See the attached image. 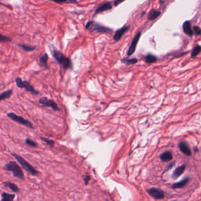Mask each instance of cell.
Listing matches in <instances>:
<instances>
[{"mask_svg": "<svg viewBox=\"0 0 201 201\" xmlns=\"http://www.w3.org/2000/svg\"><path fill=\"white\" fill-rule=\"evenodd\" d=\"M201 51V46L200 45H196L192 50V54H191V57H195L197 56Z\"/></svg>", "mask_w": 201, "mask_h": 201, "instance_id": "obj_24", "label": "cell"}, {"mask_svg": "<svg viewBox=\"0 0 201 201\" xmlns=\"http://www.w3.org/2000/svg\"><path fill=\"white\" fill-rule=\"evenodd\" d=\"M39 103L44 107H50L55 111H59L60 109L58 107L57 104L54 100H49L46 97H42L39 99Z\"/></svg>", "mask_w": 201, "mask_h": 201, "instance_id": "obj_7", "label": "cell"}, {"mask_svg": "<svg viewBox=\"0 0 201 201\" xmlns=\"http://www.w3.org/2000/svg\"><path fill=\"white\" fill-rule=\"evenodd\" d=\"M161 15V12L156 9H152L150 13L148 14V19L150 20H154L157 18L158 17Z\"/></svg>", "mask_w": 201, "mask_h": 201, "instance_id": "obj_20", "label": "cell"}, {"mask_svg": "<svg viewBox=\"0 0 201 201\" xmlns=\"http://www.w3.org/2000/svg\"><path fill=\"white\" fill-rule=\"evenodd\" d=\"M48 60V56L47 54H46V53L44 54L40 58V64L44 68H48V65H47Z\"/></svg>", "mask_w": 201, "mask_h": 201, "instance_id": "obj_19", "label": "cell"}, {"mask_svg": "<svg viewBox=\"0 0 201 201\" xmlns=\"http://www.w3.org/2000/svg\"><path fill=\"white\" fill-rule=\"evenodd\" d=\"M85 28L86 29H89L93 31H96L97 32H104V33H109L112 32L111 29L109 28L102 25L100 24L97 22L93 21H88L86 23Z\"/></svg>", "mask_w": 201, "mask_h": 201, "instance_id": "obj_5", "label": "cell"}, {"mask_svg": "<svg viewBox=\"0 0 201 201\" xmlns=\"http://www.w3.org/2000/svg\"><path fill=\"white\" fill-rule=\"evenodd\" d=\"M13 94V90L12 89H8L1 93H0V101L5 100L9 98L11 95Z\"/></svg>", "mask_w": 201, "mask_h": 201, "instance_id": "obj_22", "label": "cell"}, {"mask_svg": "<svg viewBox=\"0 0 201 201\" xmlns=\"http://www.w3.org/2000/svg\"><path fill=\"white\" fill-rule=\"evenodd\" d=\"M90 178H91V177H90L89 175H86V176H85L84 177V182H85V185H87V184H88V182L89 181V180L91 179Z\"/></svg>", "mask_w": 201, "mask_h": 201, "instance_id": "obj_31", "label": "cell"}, {"mask_svg": "<svg viewBox=\"0 0 201 201\" xmlns=\"http://www.w3.org/2000/svg\"><path fill=\"white\" fill-rule=\"evenodd\" d=\"M160 158L163 162H168L173 159V154L169 151H166L161 155Z\"/></svg>", "mask_w": 201, "mask_h": 201, "instance_id": "obj_16", "label": "cell"}, {"mask_svg": "<svg viewBox=\"0 0 201 201\" xmlns=\"http://www.w3.org/2000/svg\"><path fill=\"white\" fill-rule=\"evenodd\" d=\"M52 55L64 69H71L72 67L71 61L70 58L66 57L59 51L53 50Z\"/></svg>", "mask_w": 201, "mask_h": 201, "instance_id": "obj_2", "label": "cell"}, {"mask_svg": "<svg viewBox=\"0 0 201 201\" xmlns=\"http://www.w3.org/2000/svg\"><path fill=\"white\" fill-rule=\"evenodd\" d=\"M41 139L51 147L54 146V141L50 139H48V138H44V137H41Z\"/></svg>", "mask_w": 201, "mask_h": 201, "instance_id": "obj_27", "label": "cell"}, {"mask_svg": "<svg viewBox=\"0 0 201 201\" xmlns=\"http://www.w3.org/2000/svg\"><path fill=\"white\" fill-rule=\"evenodd\" d=\"M129 26H123L121 29H119L115 32V35L114 36V40L115 41H118L121 40L122 36L129 30Z\"/></svg>", "mask_w": 201, "mask_h": 201, "instance_id": "obj_10", "label": "cell"}, {"mask_svg": "<svg viewBox=\"0 0 201 201\" xmlns=\"http://www.w3.org/2000/svg\"><path fill=\"white\" fill-rule=\"evenodd\" d=\"M7 116L8 118H9L10 119H11L13 121L17 122V123H19L21 124L22 125L26 126V127H29L30 128H34L32 123L30 121H29L28 119H25L22 116L17 115L14 112L8 113Z\"/></svg>", "mask_w": 201, "mask_h": 201, "instance_id": "obj_6", "label": "cell"}, {"mask_svg": "<svg viewBox=\"0 0 201 201\" xmlns=\"http://www.w3.org/2000/svg\"><path fill=\"white\" fill-rule=\"evenodd\" d=\"M11 39L9 37H8L5 36H3L0 33V42L2 43H7V42H11Z\"/></svg>", "mask_w": 201, "mask_h": 201, "instance_id": "obj_28", "label": "cell"}, {"mask_svg": "<svg viewBox=\"0 0 201 201\" xmlns=\"http://www.w3.org/2000/svg\"><path fill=\"white\" fill-rule=\"evenodd\" d=\"M4 186L10 189L13 192L17 193L20 192V189L18 186L16 184H15L14 183H13L10 181H7L4 182Z\"/></svg>", "mask_w": 201, "mask_h": 201, "instance_id": "obj_14", "label": "cell"}, {"mask_svg": "<svg viewBox=\"0 0 201 201\" xmlns=\"http://www.w3.org/2000/svg\"><path fill=\"white\" fill-rule=\"evenodd\" d=\"M141 32H139L137 33V35L134 36V38H133V40L132 41V43L131 44V45L129 47L128 51V52H127V54H128V56L132 55L134 53V52L135 51V50L137 48V44L139 42V40L141 38Z\"/></svg>", "mask_w": 201, "mask_h": 201, "instance_id": "obj_9", "label": "cell"}, {"mask_svg": "<svg viewBox=\"0 0 201 201\" xmlns=\"http://www.w3.org/2000/svg\"><path fill=\"white\" fill-rule=\"evenodd\" d=\"M194 32L196 35L199 36L201 34V29L199 27L195 26L194 27Z\"/></svg>", "mask_w": 201, "mask_h": 201, "instance_id": "obj_29", "label": "cell"}, {"mask_svg": "<svg viewBox=\"0 0 201 201\" xmlns=\"http://www.w3.org/2000/svg\"></svg>", "mask_w": 201, "mask_h": 201, "instance_id": "obj_35", "label": "cell"}, {"mask_svg": "<svg viewBox=\"0 0 201 201\" xmlns=\"http://www.w3.org/2000/svg\"><path fill=\"white\" fill-rule=\"evenodd\" d=\"M51 1H53L54 2H56L58 4H62V3H64L65 2H67L68 0H50Z\"/></svg>", "mask_w": 201, "mask_h": 201, "instance_id": "obj_30", "label": "cell"}, {"mask_svg": "<svg viewBox=\"0 0 201 201\" xmlns=\"http://www.w3.org/2000/svg\"><path fill=\"white\" fill-rule=\"evenodd\" d=\"M106 201H108V199H107V200H106Z\"/></svg>", "mask_w": 201, "mask_h": 201, "instance_id": "obj_34", "label": "cell"}, {"mask_svg": "<svg viewBox=\"0 0 201 201\" xmlns=\"http://www.w3.org/2000/svg\"><path fill=\"white\" fill-rule=\"evenodd\" d=\"M11 155L14 157L15 159L17 161V162L21 165L22 167L27 171L28 173H29L32 176H36L38 175L39 172L36 170V169L31 165L24 158L22 157L20 155L17 154H11Z\"/></svg>", "mask_w": 201, "mask_h": 201, "instance_id": "obj_3", "label": "cell"}, {"mask_svg": "<svg viewBox=\"0 0 201 201\" xmlns=\"http://www.w3.org/2000/svg\"><path fill=\"white\" fill-rule=\"evenodd\" d=\"M18 45L20 47H21L23 50L26 52H31L36 49V46H34V45H28L23 44H18Z\"/></svg>", "mask_w": 201, "mask_h": 201, "instance_id": "obj_21", "label": "cell"}, {"mask_svg": "<svg viewBox=\"0 0 201 201\" xmlns=\"http://www.w3.org/2000/svg\"><path fill=\"white\" fill-rule=\"evenodd\" d=\"M179 148L180 151L187 156H191L192 153L188 144L185 142H180L179 144Z\"/></svg>", "mask_w": 201, "mask_h": 201, "instance_id": "obj_12", "label": "cell"}, {"mask_svg": "<svg viewBox=\"0 0 201 201\" xmlns=\"http://www.w3.org/2000/svg\"><path fill=\"white\" fill-rule=\"evenodd\" d=\"M123 63L127 64H135L138 62V59L137 58H132V59H128V58H123L122 59Z\"/></svg>", "mask_w": 201, "mask_h": 201, "instance_id": "obj_25", "label": "cell"}, {"mask_svg": "<svg viewBox=\"0 0 201 201\" xmlns=\"http://www.w3.org/2000/svg\"><path fill=\"white\" fill-rule=\"evenodd\" d=\"M4 169L13 173L14 176L21 180H24V175L21 167L15 161H10L4 166Z\"/></svg>", "mask_w": 201, "mask_h": 201, "instance_id": "obj_1", "label": "cell"}, {"mask_svg": "<svg viewBox=\"0 0 201 201\" xmlns=\"http://www.w3.org/2000/svg\"><path fill=\"white\" fill-rule=\"evenodd\" d=\"M157 61V58L156 57L155 55L151 54H148L145 57V62L147 64L154 63Z\"/></svg>", "mask_w": 201, "mask_h": 201, "instance_id": "obj_23", "label": "cell"}, {"mask_svg": "<svg viewBox=\"0 0 201 201\" xmlns=\"http://www.w3.org/2000/svg\"><path fill=\"white\" fill-rule=\"evenodd\" d=\"M147 193L155 199H161L165 197V194L161 190L156 188H152L147 190Z\"/></svg>", "mask_w": 201, "mask_h": 201, "instance_id": "obj_8", "label": "cell"}, {"mask_svg": "<svg viewBox=\"0 0 201 201\" xmlns=\"http://www.w3.org/2000/svg\"><path fill=\"white\" fill-rule=\"evenodd\" d=\"M124 1H125V0H115L114 1V6L115 7L118 6L119 4L122 3V2H123Z\"/></svg>", "mask_w": 201, "mask_h": 201, "instance_id": "obj_32", "label": "cell"}, {"mask_svg": "<svg viewBox=\"0 0 201 201\" xmlns=\"http://www.w3.org/2000/svg\"><path fill=\"white\" fill-rule=\"evenodd\" d=\"M186 169V165H181L177 168L173 173V178L174 179H177L180 177V176L184 173L185 170Z\"/></svg>", "mask_w": 201, "mask_h": 201, "instance_id": "obj_13", "label": "cell"}, {"mask_svg": "<svg viewBox=\"0 0 201 201\" xmlns=\"http://www.w3.org/2000/svg\"><path fill=\"white\" fill-rule=\"evenodd\" d=\"M112 6L110 2H104V3L102 4L95 9L94 14H97L100 13H102L104 11L110 10L112 9Z\"/></svg>", "mask_w": 201, "mask_h": 201, "instance_id": "obj_11", "label": "cell"}, {"mask_svg": "<svg viewBox=\"0 0 201 201\" xmlns=\"http://www.w3.org/2000/svg\"><path fill=\"white\" fill-rule=\"evenodd\" d=\"M15 83L17 87L19 88H24L26 91L32 93V95H37L39 94V92L29 84L28 81H22L20 77H17L15 79Z\"/></svg>", "mask_w": 201, "mask_h": 201, "instance_id": "obj_4", "label": "cell"}, {"mask_svg": "<svg viewBox=\"0 0 201 201\" xmlns=\"http://www.w3.org/2000/svg\"><path fill=\"white\" fill-rule=\"evenodd\" d=\"M183 30L184 32L189 36H192L193 35V31L191 29V23L190 22L187 21L184 23L183 25Z\"/></svg>", "mask_w": 201, "mask_h": 201, "instance_id": "obj_15", "label": "cell"}, {"mask_svg": "<svg viewBox=\"0 0 201 201\" xmlns=\"http://www.w3.org/2000/svg\"><path fill=\"white\" fill-rule=\"evenodd\" d=\"M25 142V144H27V145H28L29 146H31V147L36 148L38 146V145L35 141L30 139L29 138H26Z\"/></svg>", "mask_w": 201, "mask_h": 201, "instance_id": "obj_26", "label": "cell"}, {"mask_svg": "<svg viewBox=\"0 0 201 201\" xmlns=\"http://www.w3.org/2000/svg\"><path fill=\"white\" fill-rule=\"evenodd\" d=\"M2 199L1 201H13L14 199L15 195V194H8L6 192H3L1 195Z\"/></svg>", "mask_w": 201, "mask_h": 201, "instance_id": "obj_18", "label": "cell"}, {"mask_svg": "<svg viewBox=\"0 0 201 201\" xmlns=\"http://www.w3.org/2000/svg\"><path fill=\"white\" fill-rule=\"evenodd\" d=\"M189 181V178H186L184 180H182L178 182H176L173 185V189H180L182 188L183 187H185Z\"/></svg>", "mask_w": 201, "mask_h": 201, "instance_id": "obj_17", "label": "cell"}, {"mask_svg": "<svg viewBox=\"0 0 201 201\" xmlns=\"http://www.w3.org/2000/svg\"><path fill=\"white\" fill-rule=\"evenodd\" d=\"M68 2H75V3H77L76 0H68Z\"/></svg>", "mask_w": 201, "mask_h": 201, "instance_id": "obj_33", "label": "cell"}]
</instances>
